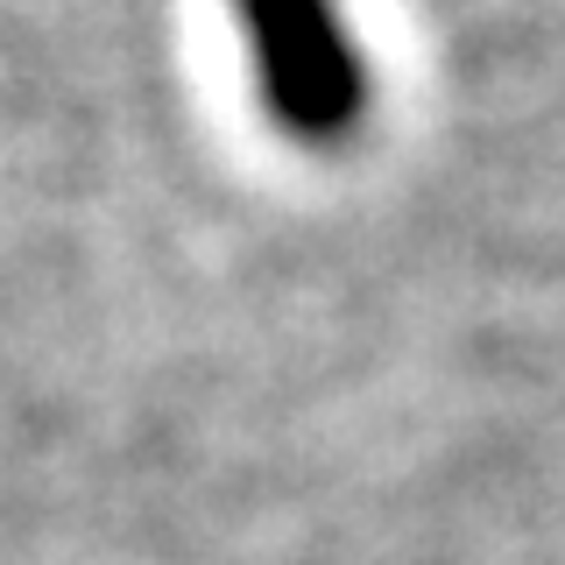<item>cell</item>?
I'll list each match as a JSON object with an SVG mask.
<instances>
[{
  "label": "cell",
  "instance_id": "cell-1",
  "mask_svg": "<svg viewBox=\"0 0 565 565\" xmlns=\"http://www.w3.org/2000/svg\"><path fill=\"white\" fill-rule=\"evenodd\" d=\"M255 93L290 141H347L367 114V50L347 0H234Z\"/></svg>",
  "mask_w": 565,
  "mask_h": 565
}]
</instances>
